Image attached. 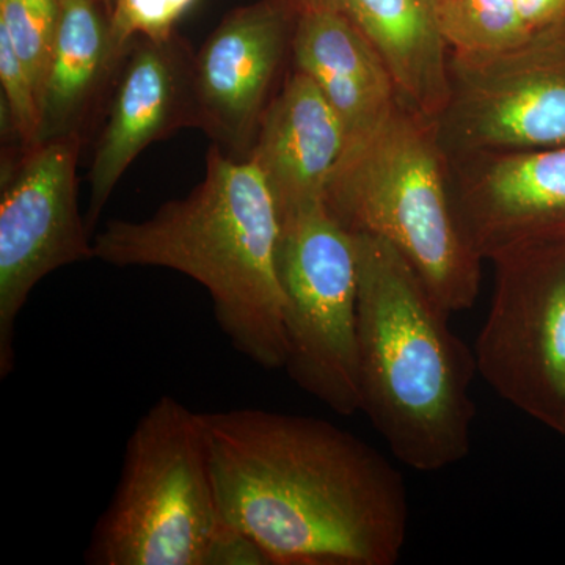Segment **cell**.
<instances>
[{
  "label": "cell",
  "instance_id": "obj_1",
  "mask_svg": "<svg viewBox=\"0 0 565 565\" xmlns=\"http://www.w3.org/2000/svg\"><path fill=\"white\" fill-rule=\"evenodd\" d=\"M222 516L270 565H394L407 489L377 449L337 424L263 408L204 414Z\"/></svg>",
  "mask_w": 565,
  "mask_h": 565
},
{
  "label": "cell",
  "instance_id": "obj_2",
  "mask_svg": "<svg viewBox=\"0 0 565 565\" xmlns=\"http://www.w3.org/2000/svg\"><path fill=\"white\" fill-rule=\"evenodd\" d=\"M281 218L262 170L212 145L203 181L145 221H111L93 258L118 267H163L210 292L215 321L241 355L264 370L288 356L278 250Z\"/></svg>",
  "mask_w": 565,
  "mask_h": 565
},
{
  "label": "cell",
  "instance_id": "obj_3",
  "mask_svg": "<svg viewBox=\"0 0 565 565\" xmlns=\"http://www.w3.org/2000/svg\"><path fill=\"white\" fill-rule=\"evenodd\" d=\"M352 236L362 412L407 467L435 473L462 462L476 419L475 351L396 248L370 234Z\"/></svg>",
  "mask_w": 565,
  "mask_h": 565
},
{
  "label": "cell",
  "instance_id": "obj_4",
  "mask_svg": "<svg viewBox=\"0 0 565 565\" xmlns=\"http://www.w3.org/2000/svg\"><path fill=\"white\" fill-rule=\"evenodd\" d=\"M326 204L349 233L396 248L449 315L473 307L482 259L457 218L435 120L399 99L373 136L345 150Z\"/></svg>",
  "mask_w": 565,
  "mask_h": 565
},
{
  "label": "cell",
  "instance_id": "obj_5",
  "mask_svg": "<svg viewBox=\"0 0 565 565\" xmlns=\"http://www.w3.org/2000/svg\"><path fill=\"white\" fill-rule=\"evenodd\" d=\"M223 523L204 414L162 396L129 435L117 489L96 522L85 563L206 565Z\"/></svg>",
  "mask_w": 565,
  "mask_h": 565
},
{
  "label": "cell",
  "instance_id": "obj_6",
  "mask_svg": "<svg viewBox=\"0 0 565 565\" xmlns=\"http://www.w3.org/2000/svg\"><path fill=\"white\" fill-rule=\"evenodd\" d=\"M278 266L294 384L334 414L362 412L356 359L359 267L353 236L326 202L281 215Z\"/></svg>",
  "mask_w": 565,
  "mask_h": 565
},
{
  "label": "cell",
  "instance_id": "obj_7",
  "mask_svg": "<svg viewBox=\"0 0 565 565\" xmlns=\"http://www.w3.org/2000/svg\"><path fill=\"white\" fill-rule=\"evenodd\" d=\"M435 120L448 158L565 145V22L492 54L449 51Z\"/></svg>",
  "mask_w": 565,
  "mask_h": 565
},
{
  "label": "cell",
  "instance_id": "obj_8",
  "mask_svg": "<svg viewBox=\"0 0 565 565\" xmlns=\"http://www.w3.org/2000/svg\"><path fill=\"white\" fill-rule=\"evenodd\" d=\"M478 374L501 399L565 437V247L493 263Z\"/></svg>",
  "mask_w": 565,
  "mask_h": 565
},
{
  "label": "cell",
  "instance_id": "obj_9",
  "mask_svg": "<svg viewBox=\"0 0 565 565\" xmlns=\"http://www.w3.org/2000/svg\"><path fill=\"white\" fill-rule=\"evenodd\" d=\"M82 134L21 148L3 166L0 192V377L14 367V327L35 286L68 264L93 259L77 203Z\"/></svg>",
  "mask_w": 565,
  "mask_h": 565
},
{
  "label": "cell",
  "instance_id": "obj_10",
  "mask_svg": "<svg viewBox=\"0 0 565 565\" xmlns=\"http://www.w3.org/2000/svg\"><path fill=\"white\" fill-rule=\"evenodd\" d=\"M448 162L457 218L482 262L565 247V145Z\"/></svg>",
  "mask_w": 565,
  "mask_h": 565
},
{
  "label": "cell",
  "instance_id": "obj_11",
  "mask_svg": "<svg viewBox=\"0 0 565 565\" xmlns=\"http://www.w3.org/2000/svg\"><path fill=\"white\" fill-rule=\"evenodd\" d=\"M296 0H259L232 11L193 61L196 129L248 159L282 63L291 55Z\"/></svg>",
  "mask_w": 565,
  "mask_h": 565
},
{
  "label": "cell",
  "instance_id": "obj_12",
  "mask_svg": "<svg viewBox=\"0 0 565 565\" xmlns=\"http://www.w3.org/2000/svg\"><path fill=\"white\" fill-rule=\"evenodd\" d=\"M125 58L88 173L85 222L90 233L141 151L180 129H196L195 52L184 40L177 33L162 40L137 39Z\"/></svg>",
  "mask_w": 565,
  "mask_h": 565
},
{
  "label": "cell",
  "instance_id": "obj_13",
  "mask_svg": "<svg viewBox=\"0 0 565 565\" xmlns=\"http://www.w3.org/2000/svg\"><path fill=\"white\" fill-rule=\"evenodd\" d=\"M291 61L343 121L348 148L373 136L399 103L373 43L326 0H296Z\"/></svg>",
  "mask_w": 565,
  "mask_h": 565
},
{
  "label": "cell",
  "instance_id": "obj_14",
  "mask_svg": "<svg viewBox=\"0 0 565 565\" xmlns=\"http://www.w3.org/2000/svg\"><path fill=\"white\" fill-rule=\"evenodd\" d=\"M345 148L343 121L318 85L292 68L264 111L248 159L262 170L281 217L326 202Z\"/></svg>",
  "mask_w": 565,
  "mask_h": 565
},
{
  "label": "cell",
  "instance_id": "obj_15",
  "mask_svg": "<svg viewBox=\"0 0 565 565\" xmlns=\"http://www.w3.org/2000/svg\"><path fill=\"white\" fill-rule=\"evenodd\" d=\"M373 43L401 102L437 120L448 99L449 47L427 0H326Z\"/></svg>",
  "mask_w": 565,
  "mask_h": 565
},
{
  "label": "cell",
  "instance_id": "obj_16",
  "mask_svg": "<svg viewBox=\"0 0 565 565\" xmlns=\"http://www.w3.org/2000/svg\"><path fill=\"white\" fill-rule=\"evenodd\" d=\"M117 65L106 2L61 0L57 39L40 96V141L81 132Z\"/></svg>",
  "mask_w": 565,
  "mask_h": 565
},
{
  "label": "cell",
  "instance_id": "obj_17",
  "mask_svg": "<svg viewBox=\"0 0 565 565\" xmlns=\"http://www.w3.org/2000/svg\"><path fill=\"white\" fill-rule=\"evenodd\" d=\"M449 51L492 54L530 39L515 0H427Z\"/></svg>",
  "mask_w": 565,
  "mask_h": 565
},
{
  "label": "cell",
  "instance_id": "obj_18",
  "mask_svg": "<svg viewBox=\"0 0 565 565\" xmlns=\"http://www.w3.org/2000/svg\"><path fill=\"white\" fill-rule=\"evenodd\" d=\"M61 0H6L0 3V33L28 71L39 99L57 39Z\"/></svg>",
  "mask_w": 565,
  "mask_h": 565
},
{
  "label": "cell",
  "instance_id": "obj_19",
  "mask_svg": "<svg viewBox=\"0 0 565 565\" xmlns=\"http://www.w3.org/2000/svg\"><path fill=\"white\" fill-rule=\"evenodd\" d=\"M196 0H114L109 11L111 55L120 63L131 41L162 40Z\"/></svg>",
  "mask_w": 565,
  "mask_h": 565
},
{
  "label": "cell",
  "instance_id": "obj_20",
  "mask_svg": "<svg viewBox=\"0 0 565 565\" xmlns=\"http://www.w3.org/2000/svg\"><path fill=\"white\" fill-rule=\"evenodd\" d=\"M0 84L10 131L17 136L21 148L33 147L39 143L41 131L39 95L3 33H0Z\"/></svg>",
  "mask_w": 565,
  "mask_h": 565
},
{
  "label": "cell",
  "instance_id": "obj_21",
  "mask_svg": "<svg viewBox=\"0 0 565 565\" xmlns=\"http://www.w3.org/2000/svg\"><path fill=\"white\" fill-rule=\"evenodd\" d=\"M206 565H270V563L264 555L262 546L225 520L212 541Z\"/></svg>",
  "mask_w": 565,
  "mask_h": 565
},
{
  "label": "cell",
  "instance_id": "obj_22",
  "mask_svg": "<svg viewBox=\"0 0 565 565\" xmlns=\"http://www.w3.org/2000/svg\"><path fill=\"white\" fill-rule=\"evenodd\" d=\"M515 7L530 35L565 22V0H515Z\"/></svg>",
  "mask_w": 565,
  "mask_h": 565
},
{
  "label": "cell",
  "instance_id": "obj_23",
  "mask_svg": "<svg viewBox=\"0 0 565 565\" xmlns=\"http://www.w3.org/2000/svg\"><path fill=\"white\" fill-rule=\"evenodd\" d=\"M111 2H114V0H106L107 11H110Z\"/></svg>",
  "mask_w": 565,
  "mask_h": 565
},
{
  "label": "cell",
  "instance_id": "obj_24",
  "mask_svg": "<svg viewBox=\"0 0 565 565\" xmlns=\"http://www.w3.org/2000/svg\"><path fill=\"white\" fill-rule=\"evenodd\" d=\"M6 2V0H0V3Z\"/></svg>",
  "mask_w": 565,
  "mask_h": 565
},
{
  "label": "cell",
  "instance_id": "obj_25",
  "mask_svg": "<svg viewBox=\"0 0 565 565\" xmlns=\"http://www.w3.org/2000/svg\"><path fill=\"white\" fill-rule=\"evenodd\" d=\"M104 2H106V0H104Z\"/></svg>",
  "mask_w": 565,
  "mask_h": 565
}]
</instances>
